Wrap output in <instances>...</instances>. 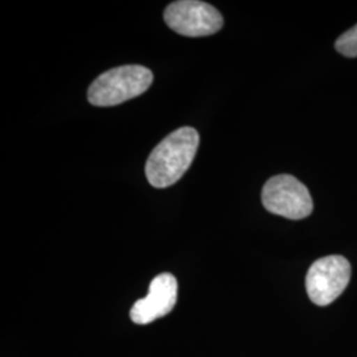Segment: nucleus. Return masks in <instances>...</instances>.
Segmentation results:
<instances>
[{
  "instance_id": "nucleus-1",
  "label": "nucleus",
  "mask_w": 357,
  "mask_h": 357,
  "mask_svg": "<svg viewBox=\"0 0 357 357\" xmlns=\"http://www.w3.org/2000/svg\"><path fill=\"white\" fill-rule=\"evenodd\" d=\"M199 132L192 128H181L160 142L149 156L146 176L155 188H167L181 178L196 156Z\"/></svg>"
},
{
  "instance_id": "nucleus-2",
  "label": "nucleus",
  "mask_w": 357,
  "mask_h": 357,
  "mask_svg": "<svg viewBox=\"0 0 357 357\" xmlns=\"http://www.w3.org/2000/svg\"><path fill=\"white\" fill-rule=\"evenodd\" d=\"M150 69L141 65H125L110 69L98 77L88 91L94 106H115L143 94L153 84Z\"/></svg>"
},
{
  "instance_id": "nucleus-5",
  "label": "nucleus",
  "mask_w": 357,
  "mask_h": 357,
  "mask_svg": "<svg viewBox=\"0 0 357 357\" xmlns=\"http://www.w3.org/2000/svg\"><path fill=\"white\" fill-rule=\"evenodd\" d=\"M351 280V265L342 255L315 261L306 277L307 294L318 306H328L344 291Z\"/></svg>"
},
{
  "instance_id": "nucleus-3",
  "label": "nucleus",
  "mask_w": 357,
  "mask_h": 357,
  "mask_svg": "<svg viewBox=\"0 0 357 357\" xmlns=\"http://www.w3.org/2000/svg\"><path fill=\"white\" fill-rule=\"evenodd\" d=\"M262 203L268 212L290 220H302L314 209L306 185L291 175L268 178L262 190Z\"/></svg>"
},
{
  "instance_id": "nucleus-7",
  "label": "nucleus",
  "mask_w": 357,
  "mask_h": 357,
  "mask_svg": "<svg viewBox=\"0 0 357 357\" xmlns=\"http://www.w3.org/2000/svg\"><path fill=\"white\" fill-rule=\"evenodd\" d=\"M335 48L347 57H357V24L336 40Z\"/></svg>"
},
{
  "instance_id": "nucleus-6",
  "label": "nucleus",
  "mask_w": 357,
  "mask_h": 357,
  "mask_svg": "<svg viewBox=\"0 0 357 357\" xmlns=\"http://www.w3.org/2000/svg\"><path fill=\"white\" fill-rule=\"evenodd\" d=\"M178 301V281L163 273L153 278L147 296L135 302L130 311V318L137 324H149L153 320L166 317L172 311Z\"/></svg>"
},
{
  "instance_id": "nucleus-4",
  "label": "nucleus",
  "mask_w": 357,
  "mask_h": 357,
  "mask_svg": "<svg viewBox=\"0 0 357 357\" xmlns=\"http://www.w3.org/2000/svg\"><path fill=\"white\" fill-rule=\"evenodd\" d=\"M165 22L172 31L188 38L213 35L224 24L221 13L213 6L199 0L171 3L165 11Z\"/></svg>"
}]
</instances>
